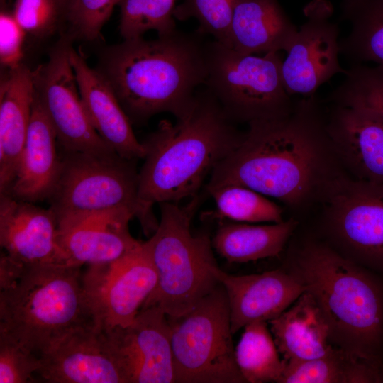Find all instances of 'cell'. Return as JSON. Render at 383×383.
Returning <instances> with one entry per match:
<instances>
[{
    "mask_svg": "<svg viewBox=\"0 0 383 383\" xmlns=\"http://www.w3.org/2000/svg\"><path fill=\"white\" fill-rule=\"evenodd\" d=\"M204 87L194 104L175 123L160 121L142 144L144 162L138 171V221L151 235L158 222L155 204L194 197L204 179L238 145L243 134Z\"/></svg>",
    "mask_w": 383,
    "mask_h": 383,
    "instance_id": "1",
    "label": "cell"
},
{
    "mask_svg": "<svg viewBox=\"0 0 383 383\" xmlns=\"http://www.w3.org/2000/svg\"><path fill=\"white\" fill-rule=\"evenodd\" d=\"M316 108L314 94L299 100L286 117L249 123L211 174L207 189L238 184L289 205L301 203L317 183L320 150L328 136Z\"/></svg>",
    "mask_w": 383,
    "mask_h": 383,
    "instance_id": "2",
    "label": "cell"
},
{
    "mask_svg": "<svg viewBox=\"0 0 383 383\" xmlns=\"http://www.w3.org/2000/svg\"><path fill=\"white\" fill-rule=\"evenodd\" d=\"M155 40H123L105 48L96 70L132 124L160 113L179 118L192 107L206 74V43L199 32L175 30Z\"/></svg>",
    "mask_w": 383,
    "mask_h": 383,
    "instance_id": "3",
    "label": "cell"
},
{
    "mask_svg": "<svg viewBox=\"0 0 383 383\" xmlns=\"http://www.w3.org/2000/svg\"><path fill=\"white\" fill-rule=\"evenodd\" d=\"M295 271L323 311L332 342L380 371L383 288L378 280L321 245L306 247Z\"/></svg>",
    "mask_w": 383,
    "mask_h": 383,
    "instance_id": "4",
    "label": "cell"
},
{
    "mask_svg": "<svg viewBox=\"0 0 383 383\" xmlns=\"http://www.w3.org/2000/svg\"><path fill=\"white\" fill-rule=\"evenodd\" d=\"M81 267L44 264L26 267L0 290V331L37 355L67 330L91 322Z\"/></svg>",
    "mask_w": 383,
    "mask_h": 383,
    "instance_id": "5",
    "label": "cell"
},
{
    "mask_svg": "<svg viewBox=\"0 0 383 383\" xmlns=\"http://www.w3.org/2000/svg\"><path fill=\"white\" fill-rule=\"evenodd\" d=\"M199 203L196 195L183 206L178 202L159 204L157 229L143 242L157 272V284L142 307L156 306L167 317H179L219 284L213 273L218 265L211 240L191 231Z\"/></svg>",
    "mask_w": 383,
    "mask_h": 383,
    "instance_id": "6",
    "label": "cell"
},
{
    "mask_svg": "<svg viewBox=\"0 0 383 383\" xmlns=\"http://www.w3.org/2000/svg\"><path fill=\"white\" fill-rule=\"evenodd\" d=\"M282 61L279 52L257 56L206 42L203 87L234 123L284 118L294 104L283 83Z\"/></svg>",
    "mask_w": 383,
    "mask_h": 383,
    "instance_id": "7",
    "label": "cell"
},
{
    "mask_svg": "<svg viewBox=\"0 0 383 383\" xmlns=\"http://www.w3.org/2000/svg\"><path fill=\"white\" fill-rule=\"evenodd\" d=\"M57 182L48 199L57 227L94 216L125 212L138 220L135 160L116 152L98 155L63 150Z\"/></svg>",
    "mask_w": 383,
    "mask_h": 383,
    "instance_id": "8",
    "label": "cell"
},
{
    "mask_svg": "<svg viewBox=\"0 0 383 383\" xmlns=\"http://www.w3.org/2000/svg\"><path fill=\"white\" fill-rule=\"evenodd\" d=\"M167 318L174 383H246L236 363L228 298L220 283L186 313Z\"/></svg>",
    "mask_w": 383,
    "mask_h": 383,
    "instance_id": "9",
    "label": "cell"
},
{
    "mask_svg": "<svg viewBox=\"0 0 383 383\" xmlns=\"http://www.w3.org/2000/svg\"><path fill=\"white\" fill-rule=\"evenodd\" d=\"M82 283L91 321L106 331L133 321L155 289L157 275L141 242L118 260L88 265Z\"/></svg>",
    "mask_w": 383,
    "mask_h": 383,
    "instance_id": "10",
    "label": "cell"
},
{
    "mask_svg": "<svg viewBox=\"0 0 383 383\" xmlns=\"http://www.w3.org/2000/svg\"><path fill=\"white\" fill-rule=\"evenodd\" d=\"M65 35L35 70V94L63 150L104 155L115 152L93 127L84 106Z\"/></svg>",
    "mask_w": 383,
    "mask_h": 383,
    "instance_id": "11",
    "label": "cell"
},
{
    "mask_svg": "<svg viewBox=\"0 0 383 383\" xmlns=\"http://www.w3.org/2000/svg\"><path fill=\"white\" fill-rule=\"evenodd\" d=\"M333 7L328 0H312L303 9L300 26L282 64L284 87L290 96L314 95L338 74H344L339 62V27L332 21Z\"/></svg>",
    "mask_w": 383,
    "mask_h": 383,
    "instance_id": "12",
    "label": "cell"
},
{
    "mask_svg": "<svg viewBox=\"0 0 383 383\" xmlns=\"http://www.w3.org/2000/svg\"><path fill=\"white\" fill-rule=\"evenodd\" d=\"M328 186L335 235L362 262L383 271V182L340 178Z\"/></svg>",
    "mask_w": 383,
    "mask_h": 383,
    "instance_id": "13",
    "label": "cell"
},
{
    "mask_svg": "<svg viewBox=\"0 0 383 383\" xmlns=\"http://www.w3.org/2000/svg\"><path fill=\"white\" fill-rule=\"evenodd\" d=\"M104 332L124 383H174L171 328L160 308L142 307L130 325Z\"/></svg>",
    "mask_w": 383,
    "mask_h": 383,
    "instance_id": "14",
    "label": "cell"
},
{
    "mask_svg": "<svg viewBox=\"0 0 383 383\" xmlns=\"http://www.w3.org/2000/svg\"><path fill=\"white\" fill-rule=\"evenodd\" d=\"M38 379L48 383H124L105 333L92 322L64 332L40 354Z\"/></svg>",
    "mask_w": 383,
    "mask_h": 383,
    "instance_id": "15",
    "label": "cell"
},
{
    "mask_svg": "<svg viewBox=\"0 0 383 383\" xmlns=\"http://www.w3.org/2000/svg\"><path fill=\"white\" fill-rule=\"evenodd\" d=\"M213 273L227 295L233 335L252 322L277 318L306 291L296 272L282 270L235 276L216 266Z\"/></svg>",
    "mask_w": 383,
    "mask_h": 383,
    "instance_id": "16",
    "label": "cell"
},
{
    "mask_svg": "<svg viewBox=\"0 0 383 383\" xmlns=\"http://www.w3.org/2000/svg\"><path fill=\"white\" fill-rule=\"evenodd\" d=\"M57 222L50 209L0 194V244L25 266L66 265L57 241Z\"/></svg>",
    "mask_w": 383,
    "mask_h": 383,
    "instance_id": "17",
    "label": "cell"
},
{
    "mask_svg": "<svg viewBox=\"0 0 383 383\" xmlns=\"http://www.w3.org/2000/svg\"><path fill=\"white\" fill-rule=\"evenodd\" d=\"M70 58L87 116L103 141L119 156L143 159L145 149L113 89L96 70L72 46Z\"/></svg>",
    "mask_w": 383,
    "mask_h": 383,
    "instance_id": "18",
    "label": "cell"
},
{
    "mask_svg": "<svg viewBox=\"0 0 383 383\" xmlns=\"http://www.w3.org/2000/svg\"><path fill=\"white\" fill-rule=\"evenodd\" d=\"M133 216L125 212L104 213L57 227V241L66 265L82 267L115 261L142 241L130 233Z\"/></svg>",
    "mask_w": 383,
    "mask_h": 383,
    "instance_id": "19",
    "label": "cell"
},
{
    "mask_svg": "<svg viewBox=\"0 0 383 383\" xmlns=\"http://www.w3.org/2000/svg\"><path fill=\"white\" fill-rule=\"evenodd\" d=\"M6 70L0 85V194L16 177L35 96L33 71L23 63Z\"/></svg>",
    "mask_w": 383,
    "mask_h": 383,
    "instance_id": "20",
    "label": "cell"
},
{
    "mask_svg": "<svg viewBox=\"0 0 383 383\" xmlns=\"http://www.w3.org/2000/svg\"><path fill=\"white\" fill-rule=\"evenodd\" d=\"M57 141L55 131L35 94L26 139L8 194L35 204L48 200L61 165Z\"/></svg>",
    "mask_w": 383,
    "mask_h": 383,
    "instance_id": "21",
    "label": "cell"
},
{
    "mask_svg": "<svg viewBox=\"0 0 383 383\" xmlns=\"http://www.w3.org/2000/svg\"><path fill=\"white\" fill-rule=\"evenodd\" d=\"M327 130L357 179L383 182V124L369 113L335 105Z\"/></svg>",
    "mask_w": 383,
    "mask_h": 383,
    "instance_id": "22",
    "label": "cell"
},
{
    "mask_svg": "<svg viewBox=\"0 0 383 383\" xmlns=\"http://www.w3.org/2000/svg\"><path fill=\"white\" fill-rule=\"evenodd\" d=\"M297 30L278 0L235 1L230 40L231 48L238 52H286Z\"/></svg>",
    "mask_w": 383,
    "mask_h": 383,
    "instance_id": "23",
    "label": "cell"
},
{
    "mask_svg": "<svg viewBox=\"0 0 383 383\" xmlns=\"http://www.w3.org/2000/svg\"><path fill=\"white\" fill-rule=\"evenodd\" d=\"M269 323L278 351L285 360L318 358L335 348L325 315L307 291L291 308Z\"/></svg>",
    "mask_w": 383,
    "mask_h": 383,
    "instance_id": "24",
    "label": "cell"
},
{
    "mask_svg": "<svg viewBox=\"0 0 383 383\" xmlns=\"http://www.w3.org/2000/svg\"><path fill=\"white\" fill-rule=\"evenodd\" d=\"M296 226L294 219L267 225L226 223L217 230L212 246L230 263L276 257Z\"/></svg>",
    "mask_w": 383,
    "mask_h": 383,
    "instance_id": "25",
    "label": "cell"
},
{
    "mask_svg": "<svg viewBox=\"0 0 383 383\" xmlns=\"http://www.w3.org/2000/svg\"><path fill=\"white\" fill-rule=\"evenodd\" d=\"M341 19L350 26L340 54L352 65H383V0H341Z\"/></svg>",
    "mask_w": 383,
    "mask_h": 383,
    "instance_id": "26",
    "label": "cell"
},
{
    "mask_svg": "<svg viewBox=\"0 0 383 383\" xmlns=\"http://www.w3.org/2000/svg\"><path fill=\"white\" fill-rule=\"evenodd\" d=\"M284 361L279 383L379 382V370L338 347L318 358Z\"/></svg>",
    "mask_w": 383,
    "mask_h": 383,
    "instance_id": "27",
    "label": "cell"
},
{
    "mask_svg": "<svg viewBox=\"0 0 383 383\" xmlns=\"http://www.w3.org/2000/svg\"><path fill=\"white\" fill-rule=\"evenodd\" d=\"M235 347L238 367L246 382H279L284 367L267 322L246 325Z\"/></svg>",
    "mask_w": 383,
    "mask_h": 383,
    "instance_id": "28",
    "label": "cell"
},
{
    "mask_svg": "<svg viewBox=\"0 0 383 383\" xmlns=\"http://www.w3.org/2000/svg\"><path fill=\"white\" fill-rule=\"evenodd\" d=\"M344 76L330 101L365 111L383 124V65H352Z\"/></svg>",
    "mask_w": 383,
    "mask_h": 383,
    "instance_id": "29",
    "label": "cell"
},
{
    "mask_svg": "<svg viewBox=\"0 0 383 383\" xmlns=\"http://www.w3.org/2000/svg\"><path fill=\"white\" fill-rule=\"evenodd\" d=\"M219 216L243 223L282 222V208L248 187L225 184L207 189Z\"/></svg>",
    "mask_w": 383,
    "mask_h": 383,
    "instance_id": "30",
    "label": "cell"
},
{
    "mask_svg": "<svg viewBox=\"0 0 383 383\" xmlns=\"http://www.w3.org/2000/svg\"><path fill=\"white\" fill-rule=\"evenodd\" d=\"M119 30L123 40L142 38L148 30L165 35L176 29L175 0H120Z\"/></svg>",
    "mask_w": 383,
    "mask_h": 383,
    "instance_id": "31",
    "label": "cell"
},
{
    "mask_svg": "<svg viewBox=\"0 0 383 383\" xmlns=\"http://www.w3.org/2000/svg\"><path fill=\"white\" fill-rule=\"evenodd\" d=\"M235 0H184L176 6L174 17L179 21L195 18L198 31L231 48L230 28Z\"/></svg>",
    "mask_w": 383,
    "mask_h": 383,
    "instance_id": "32",
    "label": "cell"
},
{
    "mask_svg": "<svg viewBox=\"0 0 383 383\" xmlns=\"http://www.w3.org/2000/svg\"><path fill=\"white\" fill-rule=\"evenodd\" d=\"M120 0H72L65 16L68 35L93 41L99 38L101 29Z\"/></svg>",
    "mask_w": 383,
    "mask_h": 383,
    "instance_id": "33",
    "label": "cell"
},
{
    "mask_svg": "<svg viewBox=\"0 0 383 383\" xmlns=\"http://www.w3.org/2000/svg\"><path fill=\"white\" fill-rule=\"evenodd\" d=\"M11 12L25 32L37 38L52 35L65 20L57 0H15Z\"/></svg>",
    "mask_w": 383,
    "mask_h": 383,
    "instance_id": "34",
    "label": "cell"
},
{
    "mask_svg": "<svg viewBox=\"0 0 383 383\" xmlns=\"http://www.w3.org/2000/svg\"><path fill=\"white\" fill-rule=\"evenodd\" d=\"M40 368L37 355L0 331V383L36 382Z\"/></svg>",
    "mask_w": 383,
    "mask_h": 383,
    "instance_id": "35",
    "label": "cell"
},
{
    "mask_svg": "<svg viewBox=\"0 0 383 383\" xmlns=\"http://www.w3.org/2000/svg\"><path fill=\"white\" fill-rule=\"evenodd\" d=\"M27 33L11 11L1 9L0 13V62L6 69L22 64L23 44Z\"/></svg>",
    "mask_w": 383,
    "mask_h": 383,
    "instance_id": "36",
    "label": "cell"
},
{
    "mask_svg": "<svg viewBox=\"0 0 383 383\" xmlns=\"http://www.w3.org/2000/svg\"><path fill=\"white\" fill-rule=\"evenodd\" d=\"M13 260L4 252L0 257V289L3 290L13 285L22 275L26 267Z\"/></svg>",
    "mask_w": 383,
    "mask_h": 383,
    "instance_id": "37",
    "label": "cell"
},
{
    "mask_svg": "<svg viewBox=\"0 0 383 383\" xmlns=\"http://www.w3.org/2000/svg\"><path fill=\"white\" fill-rule=\"evenodd\" d=\"M57 1H59L60 4L63 9L65 11V12L72 0H57Z\"/></svg>",
    "mask_w": 383,
    "mask_h": 383,
    "instance_id": "38",
    "label": "cell"
},
{
    "mask_svg": "<svg viewBox=\"0 0 383 383\" xmlns=\"http://www.w3.org/2000/svg\"><path fill=\"white\" fill-rule=\"evenodd\" d=\"M379 382H383V365H382L379 371Z\"/></svg>",
    "mask_w": 383,
    "mask_h": 383,
    "instance_id": "39",
    "label": "cell"
},
{
    "mask_svg": "<svg viewBox=\"0 0 383 383\" xmlns=\"http://www.w3.org/2000/svg\"><path fill=\"white\" fill-rule=\"evenodd\" d=\"M6 0H1V6L4 7L5 6Z\"/></svg>",
    "mask_w": 383,
    "mask_h": 383,
    "instance_id": "40",
    "label": "cell"
}]
</instances>
